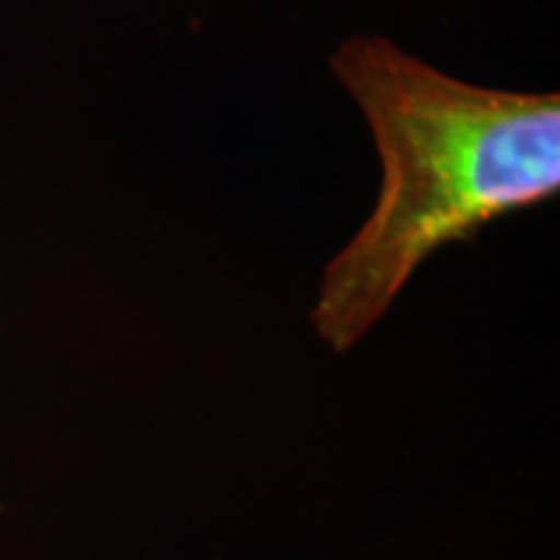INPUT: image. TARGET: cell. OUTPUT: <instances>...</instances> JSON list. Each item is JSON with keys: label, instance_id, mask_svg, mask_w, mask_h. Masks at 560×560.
<instances>
[{"label": "cell", "instance_id": "1", "mask_svg": "<svg viewBox=\"0 0 560 560\" xmlns=\"http://www.w3.org/2000/svg\"><path fill=\"white\" fill-rule=\"evenodd\" d=\"M381 160L359 231L324 265L312 327L355 349L445 246L560 194V94L445 72L386 35H349L327 57Z\"/></svg>", "mask_w": 560, "mask_h": 560}]
</instances>
